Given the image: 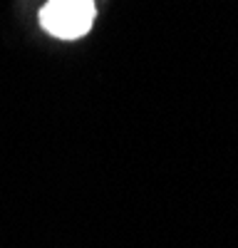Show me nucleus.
<instances>
[{
  "label": "nucleus",
  "mask_w": 238,
  "mask_h": 248,
  "mask_svg": "<svg viewBox=\"0 0 238 248\" xmlns=\"http://www.w3.org/2000/svg\"><path fill=\"white\" fill-rule=\"evenodd\" d=\"M94 15L92 0H47V5L40 10V25L55 37L74 40L89 32Z\"/></svg>",
  "instance_id": "nucleus-1"
}]
</instances>
